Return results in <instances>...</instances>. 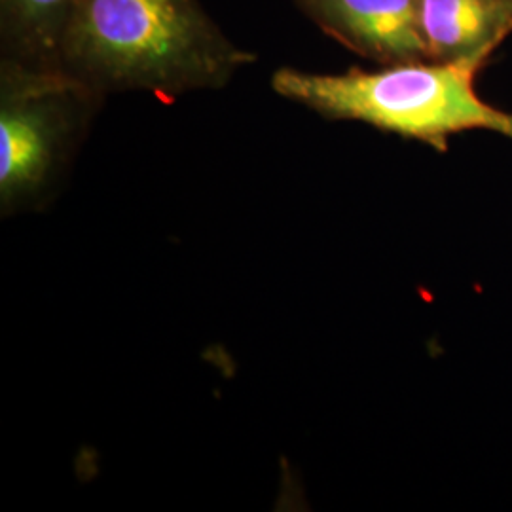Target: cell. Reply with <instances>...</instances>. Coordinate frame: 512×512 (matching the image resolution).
<instances>
[{
  "instance_id": "6da1fadb",
  "label": "cell",
  "mask_w": 512,
  "mask_h": 512,
  "mask_svg": "<svg viewBox=\"0 0 512 512\" xmlns=\"http://www.w3.org/2000/svg\"><path fill=\"white\" fill-rule=\"evenodd\" d=\"M59 54L61 74L90 92L160 97L219 88L251 61L194 0H74Z\"/></svg>"
},
{
  "instance_id": "7a4b0ae2",
  "label": "cell",
  "mask_w": 512,
  "mask_h": 512,
  "mask_svg": "<svg viewBox=\"0 0 512 512\" xmlns=\"http://www.w3.org/2000/svg\"><path fill=\"white\" fill-rule=\"evenodd\" d=\"M482 63H397L380 71L304 73L281 69L272 86L329 120L361 122L446 152L463 131H494L512 141V114L476 92Z\"/></svg>"
},
{
  "instance_id": "3957f363",
  "label": "cell",
  "mask_w": 512,
  "mask_h": 512,
  "mask_svg": "<svg viewBox=\"0 0 512 512\" xmlns=\"http://www.w3.org/2000/svg\"><path fill=\"white\" fill-rule=\"evenodd\" d=\"M86 90L65 74L10 86L0 109L2 217L29 215L55 198L73 141L69 95Z\"/></svg>"
},
{
  "instance_id": "277c9868",
  "label": "cell",
  "mask_w": 512,
  "mask_h": 512,
  "mask_svg": "<svg viewBox=\"0 0 512 512\" xmlns=\"http://www.w3.org/2000/svg\"><path fill=\"white\" fill-rule=\"evenodd\" d=\"M327 35L385 65L429 61L418 0H298Z\"/></svg>"
},
{
  "instance_id": "5b68a950",
  "label": "cell",
  "mask_w": 512,
  "mask_h": 512,
  "mask_svg": "<svg viewBox=\"0 0 512 512\" xmlns=\"http://www.w3.org/2000/svg\"><path fill=\"white\" fill-rule=\"evenodd\" d=\"M429 61L482 63L512 33V0H418Z\"/></svg>"
},
{
  "instance_id": "8992f818",
  "label": "cell",
  "mask_w": 512,
  "mask_h": 512,
  "mask_svg": "<svg viewBox=\"0 0 512 512\" xmlns=\"http://www.w3.org/2000/svg\"><path fill=\"white\" fill-rule=\"evenodd\" d=\"M10 12L23 31L40 40L44 48H55L61 42L63 29L71 16L74 0H6Z\"/></svg>"
}]
</instances>
